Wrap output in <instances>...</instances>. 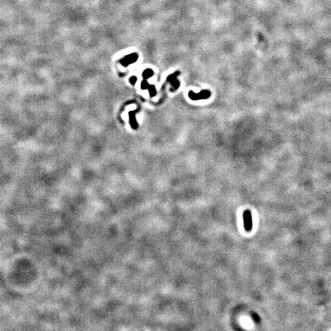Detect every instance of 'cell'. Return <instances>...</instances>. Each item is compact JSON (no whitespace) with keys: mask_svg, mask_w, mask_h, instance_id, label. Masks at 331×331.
<instances>
[{"mask_svg":"<svg viewBox=\"0 0 331 331\" xmlns=\"http://www.w3.org/2000/svg\"><path fill=\"white\" fill-rule=\"evenodd\" d=\"M211 96V92L208 90L201 91L199 93H195L192 91L189 92V97L192 100H206L208 99Z\"/></svg>","mask_w":331,"mask_h":331,"instance_id":"obj_1","label":"cell"},{"mask_svg":"<svg viewBox=\"0 0 331 331\" xmlns=\"http://www.w3.org/2000/svg\"><path fill=\"white\" fill-rule=\"evenodd\" d=\"M180 74V71H176V72H174L173 74H170V75H169L167 77V79H166L167 80V82H169L171 85V86H172L171 91H174L178 90L179 88H180V81L177 80V77H178Z\"/></svg>","mask_w":331,"mask_h":331,"instance_id":"obj_2","label":"cell"},{"mask_svg":"<svg viewBox=\"0 0 331 331\" xmlns=\"http://www.w3.org/2000/svg\"><path fill=\"white\" fill-rule=\"evenodd\" d=\"M243 220H244V227H245V231L249 232L252 231V226H253L252 212H251L249 210H245V211L244 212Z\"/></svg>","mask_w":331,"mask_h":331,"instance_id":"obj_3","label":"cell"},{"mask_svg":"<svg viewBox=\"0 0 331 331\" xmlns=\"http://www.w3.org/2000/svg\"><path fill=\"white\" fill-rule=\"evenodd\" d=\"M138 59V55L137 53H132L131 55L125 56L120 60V64L124 67H127L128 65L133 63H135Z\"/></svg>","mask_w":331,"mask_h":331,"instance_id":"obj_4","label":"cell"},{"mask_svg":"<svg viewBox=\"0 0 331 331\" xmlns=\"http://www.w3.org/2000/svg\"><path fill=\"white\" fill-rule=\"evenodd\" d=\"M141 89L143 90H148L149 93H150V96L151 97H155L157 95V90H156V87L154 85H150L148 83V81L146 80L143 79V81L141 82Z\"/></svg>","mask_w":331,"mask_h":331,"instance_id":"obj_5","label":"cell"},{"mask_svg":"<svg viewBox=\"0 0 331 331\" xmlns=\"http://www.w3.org/2000/svg\"><path fill=\"white\" fill-rule=\"evenodd\" d=\"M137 112L138 111H132L129 112V122H130L131 127L134 130H137L138 128V123L136 118V114Z\"/></svg>","mask_w":331,"mask_h":331,"instance_id":"obj_6","label":"cell"},{"mask_svg":"<svg viewBox=\"0 0 331 331\" xmlns=\"http://www.w3.org/2000/svg\"><path fill=\"white\" fill-rule=\"evenodd\" d=\"M143 79L145 80H147L149 79V78H150L151 77H153V75H154V72H153V71L152 70V69H146V70L144 71L143 72Z\"/></svg>","mask_w":331,"mask_h":331,"instance_id":"obj_7","label":"cell"},{"mask_svg":"<svg viewBox=\"0 0 331 331\" xmlns=\"http://www.w3.org/2000/svg\"><path fill=\"white\" fill-rule=\"evenodd\" d=\"M130 83H131V85H134L137 83V77H135V76H133V77H131V78H130Z\"/></svg>","mask_w":331,"mask_h":331,"instance_id":"obj_8","label":"cell"}]
</instances>
